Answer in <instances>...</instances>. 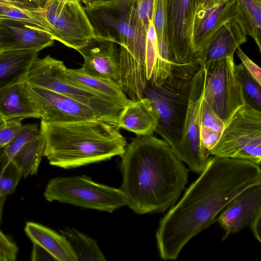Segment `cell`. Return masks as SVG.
<instances>
[{
    "label": "cell",
    "mask_w": 261,
    "mask_h": 261,
    "mask_svg": "<svg viewBox=\"0 0 261 261\" xmlns=\"http://www.w3.org/2000/svg\"><path fill=\"white\" fill-rule=\"evenodd\" d=\"M259 184L260 166L247 160L210 157L198 177L161 219L155 233L160 257L176 259L185 245L213 224L235 196Z\"/></svg>",
    "instance_id": "1"
},
{
    "label": "cell",
    "mask_w": 261,
    "mask_h": 261,
    "mask_svg": "<svg viewBox=\"0 0 261 261\" xmlns=\"http://www.w3.org/2000/svg\"><path fill=\"white\" fill-rule=\"evenodd\" d=\"M120 190L135 213H163L179 199L188 181L189 170L164 140L139 135L121 156Z\"/></svg>",
    "instance_id": "2"
},
{
    "label": "cell",
    "mask_w": 261,
    "mask_h": 261,
    "mask_svg": "<svg viewBox=\"0 0 261 261\" xmlns=\"http://www.w3.org/2000/svg\"><path fill=\"white\" fill-rule=\"evenodd\" d=\"M84 8L96 35L120 45L121 88L132 100L142 98L147 82V31L152 18L139 10L138 0H94Z\"/></svg>",
    "instance_id": "3"
},
{
    "label": "cell",
    "mask_w": 261,
    "mask_h": 261,
    "mask_svg": "<svg viewBox=\"0 0 261 261\" xmlns=\"http://www.w3.org/2000/svg\"><path fill=\"white\" fill-rule=\"evenodd\" d=\"M118 121L100 118L64 123L41 121L44 156L49 164L71 169L122 156L127 142Z\"/></svg>",
    "instance_id": "4"
},
{
    "label": "cell",
    "mask_w": 261,
    "mask_h": 261,
    "mask_svg": "<svg viewBox=\"0 0 261 261\" xmlns=\"http://www.w3.org/2000/svg\"><path fill=\"white\" fill-rule=\"evenodd\" d=\"M194 74L172 70L159 87L147 82L144 96L152 102L158 115L154 133L176 150L187 113L190 82Z\"/></svg>",
    "instance_id": "5"
},
{
    "label": "cell",
    "mask_w": 261,
    "mask_h": 261,
    "mask_svg": "<svg viewBox=\"0 0 261 261\" xmlns=\"http://www.w3.org/2000/svg\"><path fill=\"white\" fill-rule=\"evenodd\" d=\"M63 62L50 55L36 58L28 71L26 82L34 87L47 89L73 99L103 116L118 121L124 107L107 97L77 86L65 76Z\"/></svg>",
    "instance_id": "6"
},
{
    "label": "cell",
    "mask_w": 261,
    "mask_h": 261,
    "mask_svg": "<svg viewBox=\"0 0 261 261\" xmlns=\"http://www.w3.org/2000/svg\"><path fill=\"white\" fill-rule=\"evenodd\" d=\"M44 196L49 202L56 201L109 213L127 205L126 197L120 188L96 182L84 175L50 179Z\"/></svg>",
    "instance_id": "7"
},
{
    "label": "cell",
    "mask_w": 261,
    "mask_h": 261,
    "mask_svg": "<svg viewBox=\"0 0 261 261\" xmlns=\"http://www.w3.org/2000/svg\"><path fill=\"white\" fill-rule=\"evenodd\" d=\"M210 155L247 160L260 166L261 111L245 104L225 124Z\"/></svg>",
    "instance_id": "8"
},
{
    "label": "cell",
    "mask_w": 261,
    "mask_h": 261,
    "mask_svg": "<svg viewBox=\"0 0 261 261\" xmlns=\"http://www.w3.org/2000/svg\"><path fill=\"white\" fill-rule=\"evenodd\" d=\"M54 40L77 50L96 36L79 0H37Z\"/></svg>",
    "instance_id": "9"
},
{
    "label": "cell",
    "mask_w": 261,
    "mask_h": 261,
    "mask_svg": "<svg viewBox=\"0 0 261 261\" xmlns=\"http://www.w3.org/2000/svg\"><path fill=\"white\" fill-rule=\"evenodd\" d=\"M205 70L204 99L226 124L246 104L233 57L220 60Z\"/></svg>",
    "instance_id": "10"
},
{
    "label": "cell",
    "mask_w": 261,
    "mask_h": 261,
    "mask_svg": "<svg viewBox=\"0 0 261 261\" xmlns=\"http://www.w3.org/2000/svg\"><path fill=\"white\" fill-rule=\"evenodd\" d=\"M205 74V69L200 67L190 82L187 113L181 138L175 151L177 156L197 174L202 172L211 155L202 146L200 138Z\"/></svg>",
    "instance_id": "11"
},
{
    "label": "cell",
    "mask_w": 261,
    "mask_h": 261,
    "mask_svg": "<svg viewBox=\"0 0 261 261\" xmlns=\"http://www.w3.org/2000/svg\"><path fill=\"white\" fill-rule=\"evenodd\" d=\"M196 0H166V35L174 68L198 70L192 34Z\"/></svg>",
    "instance_id": "12"
},
{
    "label": "cell",
    "mask_w": 261,
    "mask_h": 261,
    "mask_svg": "<svg viewBox=\"0 0 261 261\" xmlns=\"http://www.w3.org/2000/svg\"><path fill=\"white\" fill-rule=\"evenodd\" d=\"M28 88L40 118L45 122L64 123L106 118L89 107L60 93L28 84Z\"/></svg>",
    "instance_id": "13"
},
{
    "label": "cell",
    "mask_w": 261,
    "mask_h": 261,
    "mask_svg": "<svg viewBox=\"0 0 261 261\" xmlns=\"http://www.w3.org/2000/svg\"><path fill=\"white\" fill-rule=\"evenodd\" d=\"M113 40L96 35L79 49L86 74L119 85V50Z\"/></svg>",
    "instance_id": "14"
},
{
    "label": "cell",
    "mask_w": 261,
    "mask_h": 261,
    "mask_svg": "<svg viewBox=\"0 0 261 261\" xmlns=\"http://www.w3.org/2000/svg\"><path fill=\"white\" fill-rule=\"evenodd\" d=\"M247 35L235 18L220 27L196 54L200 67L207 69L218 61L233 57L237 49L246 42Z\"/></svg>",
    "instance_id": "15"
},
{
    "label": "cell",
    "mask_w": 261,
    "mask_h": 261,
    "mask_svg": "<svg viewBox=\"0 0 261 261\" xmlns=\"http://www.w3.org/2000/svg\"><path fill=\"white\" fill-rule=\"evenodd\" d=\"M261 211V184L251 186L235 196L218 215L216 220L225 231L223 239L249 225Z\"/></svg>",
    "instance_id": "16"
},
{
    "label": "cell",
    "mask_w": 261,
    "mask_h": 261,
    "mask_svg": "<svg viewBox=\"0 0 261 261\" xmlns=\"http://www.w3.org/2000/svg\"><path fill=\"white\" fill-rule=\"evenodd\" d=\"M54 41L46 32L12 20L0 21V51L25 50L39 52L52 46Z\"/></svg>",
    "instance_id": "17"
},
{
    "label": "cell",
    "mask_w": 261,
    "mask_h": 261,
    "mask_svg": "<svg viewBox=\"0 0 261 261\" xmlns=\"http://www.w3.org/2000/svg\"><path fill=\"white\" fill-rule=\"evenodd\" d=\"M237 17V0H225L208 9L197 10L192 34L195 57L207 39L220 27Z\"/></svg>",
    "instance_id": "18"
},
{
    "label": "cell",
    "mask_w": 261,
    "mask_h": 261,
    "mask_svg": "<svg viewBox=\"0 0 261 261\" xmlns=\"http://www.w3.org/2000/svg\"><path fill=\"white\" fill-rule=\"evenodd\" d=\"M158 123V115L153 104L146 97L129 100L118 118L120 128L139 135H152Z\"/></svg>",
    "instance_id": "19"
},
{
    "label": "cell",
    "mask_w": 261,
    "mask_h": 261,
    "mask_svg": "<svg viewBox=\"0 0 261 261\" xmlns=\"http://www.w3.org/2000/svg\"><path fill=\"white\" fill-rule=\"evenodd\" d=\"M0 114L7 120L40 118L26 81L0 90Z\"/></svg>",
    "instance_id": "20"
},
{
    "label": "cell",
    "mask_w": 261,
    "mask_h": 261,
    "mask_svg": "<svg viewBox=\"0 0 261 261\" xmlns=\"http://www.w3.org/2000/svg\"><path fill=\"white\" fill-rule=\"evenodd\" d=\"M4 20L48 33L42 8L37 0H0V21Z\"/></svg>",
    "instance_id": "21"
},
{
    "label": "cell",
    "mask_w": 261,
    "mask_h": 261,
    "mask_svg": "<svg viewBox=\"0 0 261 261\" xmlns=\"http://www.w3.org/2000/svg\"><path fill=\"white\" fill-rule=\"evenodd\" d=\"M38 53L32 50L0 51V90L26 81L27 74Z\"/></svg>",
    "instance_id": "22"
},
{
    "label": "cell",
    "mask_w": 261,
    "mask_h": 261,
    "mask_svg": "<svg viewBox=\"0 0 261 261\" xmlns=\"http://www.w3.org/2000/svg\"><path fill=\"white\" fill-rule=\"evenodd\" d=\"M24 231L33 243L43 247L58 261H77L67 240L61 233L34 222H28Z\"/></svg>",
    "instance_id": "23"
},
{
    "label": "cell",
    "mask_w": 261,
    "mask_h": 261,
    "mask_svg": "<svg viewBox=\"0 0 261 261\" xmlns=\"http://www.w3.org/2000/svg\"><path fill=\"white\" fill-rule=\"evenodd\" d=\"M65 76L74 84L103 95L123 107L130 100L119 84L90 76L81 68H66Z\"/></svg>",
    "instance_id": "24"
},
{
    "label": "cell",
    "mask_w": 261,
    "mask_h": 261,
    "mask_svg": "<svg viewBox=\"0 0 261 261\" xmlns=\"http://www.w3.org/2000/svg\"><path fill=\"white\" fill-rule=\"evenodd\" d=\"M45 141L41 132L27 143L14 155L12 162L22 177L35 174L44 156Z\"/></svg>",
    "instance_id": "25"
},
{
    "label": "cell",
    "mask_w": 261,
    "mask_h": 261,
    "mask_svg": "<svg viewBox=\"0 0 261 261\" xmlns=\"http://www.w3.org/2000/svg\"><path fill=\"white\" fill-rule=\"evenodd\" d=\"M237 17L247 36L251 37L261 53V0H237Z\"/></svg>",
    "instance_id": "26"
},
{
    "label": "cell",
    "mask_w": 261,
    "mask_h": 261,
    "mask_svg": "<svg viewBox=\"0 0 261 261\" xmlns=\"http://www.w3.org/2000/svg\"><path fill=\"white\" fill-rule=\"evenodd\" d=\"M70 244L77 261H103L106 258L96 241L74 228L61 230Z\"/></svg>",
    "instance_id": "27"
},
{
    "label": "cell",
    "mask_w": 261,
    "mask_h": 261,
    "mask_svg": "<svg viewBox=\"0 0 261 261\" xmlns=\"http://www.w3.org/2000/svg\"><path fill=\"white\" fill-rule=\"evenodd\" d=\"M225 126L224 122L203 98L200 113V138L202 146L209 153L218 142Z\"/></svg>",
    "instance_id": "28"
},
{
    "label": "cell",
    "mask_w": 261,
    "mask_h": 261,
    "mask_svg": "<svg viewBox=\"0 0 261 261\" xmlns=\"http://www.w3.org/2000/svg\"><path fill=\"white\" fill-rule=\"evenodd\" d=\"M21 177L16 166L8 159L2 148L0 149V222L5 199L8 195L14 192Z\"/></svg>",
    "instance_id": "29"
},
{
    "label": "cell",
    "mask_w": 261,
    "mask_h": 261,
    "mask_svg": "<svg viewBox=\"0 0 261 261\" xmlns=\"http://www.w3.org/2000/svg\"><path fill=\"white\" fill-rule=\"evenodd\" d=\"M245 102L261 111V85L246 71L242 63L236 65Z\"/></svg>",
    "instance_id": "30"
},
{
    "label": "cell",
    "mask_w": 261,
    "mask_h": 261,
    "mask_svg": "<svg viewBox=\"0 0 261 261\" xmlns=\"http://www.w3.org/2000/svg\"><path fill=\"white\" fill-rule=\"evenodd\" d=\"M40 132L36 124L22 125L10 142L3 147V151L8 159L11 161L16 153L27 143L37 136Z\"/></svg>",
    "instance_id": "31"
},
{
    "label": "cell",
    "mask_w": 261,
    "mask_h": 261,
    "mask_svg": "<svg viewBox=\"0 0 261 261\" xmlns=\"http://www.w3.org/2000/svg\"><path fill=\"white\" fill-rule=\"evenodd\" d=\"M157 42L167 40L166 35V0H154L152 17Z\"/></svg>",
    "instance_id": "32"
},
{
    "label": "cell",
    "mask_w": 261,
    "mask_h": 261,
    "mask_svg": "<svg viewBox=\"0 0 261 261\" xmlns=\"http://www.w3.org/2000/svg\"><path fill=\"white\" fill-rule=\"evenodd\" d=\"M22 126L21 120H7L0 114V147L3 148L7 145Z\"/></svg>",
    "instance_id": "33"
},
{
    "label": "cell",
    "mask_w": 261,
    "mask_h": 261,
    "mask_svg": "<svg viewBox=\"0 0 261 261\" xmlns=\"http://www.w3.org/2000/svg\"><path fill=\"white\" fill-rule=\"evenodd\" d=\"M0 251L2 261H14L16 259L18 247L0 230Z\"/></svg>",
    "instance_id": "34"
},
{
    "label": "cell",
    "mask_w": 261,
    "mask_h": 261,
    "mask_svg": "<svg viewBox=\"0 0 261 261\" xmlns=\"http://www.w3.org/2000/svg\"><path fill=\"white\" fill-rule=\"evenodd\" d=\"M236 52L246 71L261 85L260 67L250 59L240 47L237 49Z\"/></svg>",
    "instance_id": "35"
},
{
    "label": "cell",
    "mask_w": 261,
    "mask_h": 261,
    "mask_svg": "<svg viewBox=\"0 0 261 261\" xmlns=\"http://www.w3.org/2000/svg\"><path fill=\"white\" fill-rule=\"evenodd\" d=\"M31 258L33 261L55 260L57 259L47 250L39 245L33 243Z\"/></svg>",
    "instance_id": "36"
},
{
    "label": "cell",
    "mask_w": 261,
    "mask_h": 261,
    "mask_svg": "<svg viewBox=\"0 0 261 261\" xmlns=\"http://www.w3.org/2000/svg\"><path fill=\"white\" fill-rule=\"evenodd\" d=\"M249 225L254 238L259 242H261V211L251 220Z\"/></svg>",
    "instance_id": "37"
},
{
    "label": "cell",
    "mask_w": 261,
    "mask_h": 261,
    "mask_svg": "<svg viewBox=\"0 0 261 261\" xmlns=\"http://www.w3.org/2000/svg\"><path fill=\"white\" fill-rule=\"evenodd\" d=\"M224 1L225 0H205L202 6L198 9H208Z\"/></svg>",
    "instance_id": "38"
},
{
    "label": "cell",
    "mask_w": 261,
    "mask_h": 261,
    "mask_svg": "<svg viewBox=\"0 0 261 261\" xmlns=\"http://www.w3.org/2000/svg\"><path fill=\"white\" fill-rule=\"evenodd\" d=\"M205 0H196V10L199 8Z\"/></svg>",
    "instance_id": "39"
},
{
    "label": "cell",
    "mask_w": 261,
    "mask_h": 261,
    "mask_svg": "<svg viewBox=\"0 0 261 261\" xmlns=\"http://www.w3.org/2000/svg\"><path fill=\"white\" fill-rule=\"evenodd\" d=\"M94 0H79L80 2L84 3L85 5H89L92 3Z\"/></svg>",
    "instance_id": "40"
},
{
    "label": "cell",
    "mask_w": 261,
    "mask_h": 261,
    "mask_svg": "<svg viewBox=\"0 0 261 261\" xmlns=\"http://www.w3.org/2000/svg\"><path fill=\"white\" fill-rule=\"evenodd\" d=\"M0 261H2V255H1V251H0Z\"/></svg>",
    "instance_id": "41"
},
{
    "label": "cell",
    "mask_w": 261,
    "mask_h": 261,
    "mask_svg": "<svg viewBox=\"0 0 261 261\" xmlns=\"http://www.w3.org/2000/svg\"><path fill=\"white\" fill-rule=\"evenodd\" d=\"M65 1H76V0H65Z\"/></svg>",
    "instance_id": "42"
},
{
    "label": "cell",
    "mask_w": 261,
    "mask_h": 261,
    "mask_svg": "<svg viewBox=\"0 0 261 261\" xmlns=\"http://www.w3.org/2000/svg\"><path fill=\"white\" fill-rule=\"evenodd\" d=\"M2 148L0 147V149H1Z\"/></svg>",
    "instance_id": "43"
}]
</instances>
